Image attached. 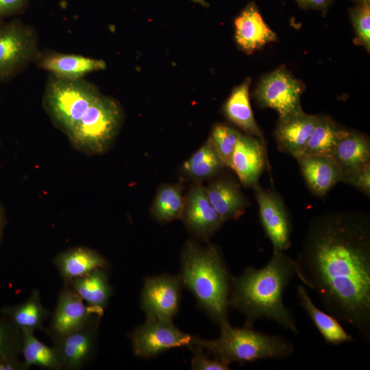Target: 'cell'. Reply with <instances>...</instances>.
Segmentation results:
<instances>
[{"label":"cell","instance_id":"obj_6","mask_svg":"<svg viewBox=\"0 0 370 370\" xmlns=\"http://www.w3.org/2000/svg\"><path fill=\"white\" fill-rule=\"evenodd\" d=\"M121 119L118 103L100 95L67 136L78 149L89 154L101 153L116 135Z\"/></svg>","mask_w":370,"mask_h":370},{"label":"cell","instance_id":"obj_36","mask_svg":"<svg viewBox=\"0 0 370 370\" xmlns=\"http://www.w3.org/2000/svg\"><path fill=\"white\" fill-rule=\"evenodd\" d=\"M27 5L28 0H0V22L23 12Z\"/></svg>","mask_w":370,"mask_h":370},{"label":"cell","instance_id":"obj_5","mask_svg":"<svg viewBox=\"0 0 370 370\" xmlns=\"http://www.w3.org/2000/svg\"><path fill=\"white\" fill-rule=\"evenodd\" d=\"M100 95L96 87L83 79L48 78L44 106L53 122L68 135Z\"/></svg>","mask_w":370,"mask_h":370},{"label":"cell","instance_id":"obj_37","mask_svg":"<svg viewBox=\"0 0 370 370\" xmlns=\"http://www.w3.org/2000/svg\"><path fill=\"white\" fill-rule=\"evenodd\" d=\"M299 6L304 9L323 10L327 8L332 0H295Z\"/></svg>","mask_w":370,"mask_h":370},{"label":"cell","instance_id":"obj_14","mask_svg":"<svg viewBox=\"0 0 370 370\" xmlns=\"http://www.w3.org/2000/svg\"><path fill=\"white\" fill-rule=\"evenodd\" d=\"M101 314L95 312L84 327L53 341V345L61 355L64 369H79L89 360L94 351Z\"/></svg>","mask_w":370,"mask_h":370},{"label":"cell","instance_id":"obj_32","mask_svg":"<svg viewBox=\"0 0 370 370\" xmlns=\"http://www.w3.org/2000/svg\"><path fill=\"white\" fill-rule=\"evenodd\" d=\"M241 133L223 124L215 125L209 138L225 166L230 167L232 157Z\"/></svg>","mask_w":370,"mask_h":370},{"label":"cell","instance_id":"obj_17","mask_svg":"<svg viewBox=\"0 0 370 370\" xmlns=\"http://www.w3.org/2000/svg\"><path fill=\"white\" fill-rule=\"evenodd\" d=\"M36 63L55 77L69 80L83 79L86 75L106 67L102 60L56 51L41 52Z\"/></svg>","mask_w":370,"mask_h":370},{"label":"cell","instance_id":"obj_40","mask_svg":"<svg viewBox=\"0 0 370 370\" xmlns=\"http://www.w3.org/2000/svg\"><path fill=\"white\" fill-rule=\"evenodd\" d=\"M362 1H365V2L369 3V0H362Z\"/></svg>","mask_w":370,"mask_h":370},{"label":"cell","instance_id":"obj_4","mask_svg":"<svg viewBox=\"0 0 370 370\" xmlns=\"http://www.w3.org/2000/svg\"><path fill=\"white\" fill-rule=\"evenodd\" d=\"M221 334L213 340L192 337L196 345L218 359L229 362H251L262 359H284L294 352L293 344L282 336L270 335L229 322L220 325Z\"/></svg>","mask_w":370,"mask_h":370},{"label":"cell","instance_id":"obj_30","mask_svg":"<svg viewBox=\"0 0 370 370\" xmlns=\"http://www.w3.org/2000/svg\"><path fill=\"white\" fill-rule=\"evenodd\" d=\"M185 206L182 188L180 184H167L158 190L151 212L161 222H170L182 217Z\"/></svg>","mask_w":370,"mask_h":370},{"label":"cell","instance_id":"obj_21","mask_svg":"<svg viewBox=\"0 0 370 370\" xmlns=\"http://www.w3.org/2000/svg\"><path fill=\"white\" fill-rule=\"evenodd\" d=\"M54 264L64 282L82 277L99 268H106L108 262L98 252L86 247H75L57 255Z\"/></svg>","mask_w":370,"mask_h":370},{"label":"cell","instance_id":"obj_29","mask_svg":"<svg viewBox=\"0 0 370 370\" xmlns=\"http://www.w3.org/2000/svg\"><path fill=\"white\" fill-rule=\"evenodd\" d=\"M345 130L340 129L330 118L319 116L301 155L331 156L338 140Z\"/></svg>","mask_w":370,"mask_h":370},{"label":"cell","instance_id":"obj_24","mask_svg":"<svg viewBox=\"0 0 370 370\" xmlns=\"http://www.w3.org/2000/svg\"><path fill=\"white\" fill-rule=\"evenodd\" d=\"M251 79H246L232 92L224 105L227 119L246 132L263 142V134L258 125L250 106L249 86Z\"/></svg>","mask_w":370,"mask_h":370},{"label":"cell","instance_id":"obj_23","mask_svg":"<svg viewBox=\"0 0 370 370\" xmlns=\"http://www.w3.org/2000/svg\"><path fill=\"white\" fill-rule=\"evenodd\" d=\"M297 297L301 306L327 343L338 345L354 341L352 336L345 330L336 318L330 314L325 313L315 306L303 285L297 286Z\"/></svg>","mask_w":370,"mask_h":370},{"label":"cell","instance_id":"obj_7","mask_svg":"<svg viewBox=\"0 0 370 370\" xmlns=\"http://www.w3.org/2000/svg\"><path fill=\"white\" fill-rule=\"evenodd\" d=\"M33 27L18 19L0 22V83L6 82L36 62L40 55Z\"/></svg>","mask_w":370,"mask_h":370},{"label":"cell","instance_id":"obj_18","mask_svg":"<svg viewBox=\"0 0 370 370\" xmlns=\"http://www.w3.org/2000/svg\"><path fill=\"white\" fill-rule=\"evenodd\" d=\"M234 26L236 42L247 53H252L277 39L254 3H249L236 18Z\"/></svg>","mask_w":370,"mask_h":370},{"label":"cell","instance_id":"obj_31","mask_svg":"<svg viewBox=\"0 0 370 370\" xmlns=\"http://www.w3.org/2000/svg\"><path fill=\"white\" fill-rule=\"evenodd\" d=\"M22 332L9 319L0 315V362L21 355Z\"/></svg>","mask_w":370,"mask_h":370},{"label":"cell","instance_id":"obj_2","mask_svg":"<svg viewBox=\"0 0 370 370\" xmlns=\"http://www.w3.org/2000/svg\"><path fill=\"white\" fill-rule=\"evenodd\" d=\"M295 275V260L282 251H273L263 267H247L238 277H232L230 308L245 314V326L252 328L256 320L267 319L284 330L298 334L292 312L282 299L285 288Z\"/></svg>","mask_w":370,"mask_h":370},{"label":"cell","instance_id":"obj_9","mask_svg":"<svg viewBox=\"0 0 370 370\" xmlns=\"http://www.w3.org/2000/svg\"><path fill=\"white\" fill-rule=\"evenodd\" d=\"M302 85L286 69L278 68L259 83L254 96L258 104L278 112L279 117L301 108Z\"/></svg>","mask_w":370,"mask_h":370},{"label":"cell","instance_id":"obj_34","mask_svg":"<svg viewBox=\"0 0 370 370\" xmlns=\"http://www.w3.org/2000/svg\"><path fill=\"white\" fill-rule=\"evenodd\" d=\"M193 352L191 369L195 370H227L230 363L215 357L210 358L200 347L190 343L188 346Z\"/></svg>","mask_w":370,"mask_h":370},{"label":"cell","instance_id":"obj_38","mask_svg":"<svg viewBox=\"0 0 370 370\" xmlns=\"http://www.w3.org/2000/svg\"><path fill=\"white\" fill-rule=\"evenodd\" d=\"M24 361L19 358L6 360L0 362V370H27Z\"/></svg>","mask_w":370,"mask_h":370},{"label":"cell","instance_id":"obj_41","mask_svg":"<svg viewBox=\"0 0 370 370\" xmlns=\"http://www.w3.org/2000/svg\"><path fill=\"white\" fill-rule=\"evenodd\" d=\"M357 1H362V0H357Z\"/></svg>","mask_w":370,"mask_h":370},{"label":"cell","instance_id":"obj_16","mask_svg":"<svg viewBox=\"0 0 370 370\" xmlns=\"http://www.w3.org/2000/svg\"><path fill=\"white\" fill-rule=\"evenodd\" d=\"M264 164L265 151L263 142L255 136L241 134L230 166L240 182L245 186L256 185Z\"/></svg>","mask_w":370,"mask_h":370},{"label":"cell","instance_id":"obj_15","mask_svg":"<svg viewBox=\"0 0 370 370\" xmlns=\"http://www.w3.org/2000/svg\"><path fill=\"white\" fill-rule=\"evenodd\" d=\"M318 118L301 108L280 117L274 133L279 149L295 158L301 155Z\"/></svg>","mask_w":370,"mask_h":370},{"label":"cell","instance_id":"obj_35","mask_svg":"<svg viewBox=\"0 0 370 370\" xmlns=\"http://www.w3.org/2000/svg\"><path fill=\"white\" fill-rule=\"evenodd\" d=\"M341 182L349 184L370 196V164L343 175Z\"/></svg>","mask_w":370,"mask_h":370},{"label":"cell","instance_id":"obj_20","mask_svg":"<svg viewBox=\"0 0 370 370\" xmlns=\"http://www.w3.org/2000/svg\"><path fill=\"white\" fill-rule=\"evenodd\" d=\"M331 157L343 175L370 164V142L367 136L345 130L338 140Z\"/></svg>","mask_w":370,"mask_h":370},{"label":"cell","instance_id":"obj_25","mask_svg":"<svg viewBox=\"0 0 370 370\" xmlns=\"http://www.w3.org/2000/svg\"><path fill=\"white\" fill-rule=\"evenodd\" d=\"M92 308L103 312L111 295L106 268L97 269L67 284Z\"/></svg>","mask_w":370,"mask_h":370},{"label":"cell","instance_id":"obj_3","mask_svg":"<svg viewBox=\"0 0 370 370\" xmlns=\"http://www.w3.org/2000/svg\"><path fill=\"white\" fill-rule=\"evenodd\" d=\"M179 278L214 322L219 326L228 322L232 277L217 247L187 242Z\"/></svg>","mask_w":370,"mask_h":370},{"label":"cell","instance_id":"obj_39","mask_svg":"<svg viewBox=\"0 0 370 370\" xmlns=\"http://www.w3.org/2000/svg\"><path fill=\"white\" fill-rule=\"evenodd\" d=\"M3 214H2V212H1V208H0V238H1V233H2V230H3Z\"/></svg>","mask_w":370,"mask_h":370},{"label":"cell","instance_id":"obj_26","mask_svg":"<svg viewBox=\"0 0 370 370\" xmlns=\"http://www.w3.org/2000/svg\"><path fill=\"white\" fill-rule=\"evenodd\" d=\"M1 313L21 330L46 331L44 323L50 312L43 306L40 293L34 290L23 302L3 307Z\"/></svg>","mask_w":370,"mask_h":370},{"label":"cell","instance_id":"obj_19","mask_svg":"<svg viewBox=\"0 0 370 370\" xmlns=\"http://www.w3.org/2000/svg\"><path fill=\"white\" fill-rule=\"evenodd\" d=\"M295 159L308 187L318 197L341 182L343 173L331 156L303 154Z\"/></svg>","mask_w":370,"mask_h":370},{"label":"cell","instance_id":"obj_27","mask_svg":"<svg viewBox=\"0 0 370 370\" xmlns=\"http://www.w3.org/2000/svg\"><path fill=\"white\" fill-rule=\"evenodd\" d=\"M21 355L29 369L32 366H38L51 370L64 369L63 361L58 349L49 347L34 336V331L21 330Z\"/></svg>","mask_w":370,"mask_h":370},{"label":"cell","instance_id":"obj_10","mask_svg":"<svg viewBox=\"0 0 370 370\" xmlns=\"http://www.w3.org/2000/svg\"><path fill=\"white\" fill-rule=\"evenodd\" d=\"M254 188L262 227L271 242L273 251H282L291 245V223L280 196L264 189L258 183Z\"/></svg>","mask_w":370,"mask_h":370},{"label":"cell","instance_id":"obj_11","mask_svg":"<svg viewBox=\"0 0 370 370\" xmlns=\"http://www.w3.org/2000/svg\"><path fill=\"white\" fill-rule=\"evenodd\" d=\"M179 277L167 275L147 278L141 294L140 306L147 319L172 320L180 302Z\"/></svg>","mask_w":370,"mask_h":370},{"label":"cell","instance_id":"obj_28","mask_svg":"<svg viewBox=\"0 0 370 370\" xmlns=\"http://www.w3.org/2000/svg\"><path fill=\"white\" fill-rule=\"evenodd\" d=\"M224 166L208 139L184 162L182 170L193 180H204L216 175Z\"/></svg>","mask_w":370,"mask_h":370},{"label":"cell","instance_id":"obj_22","mask_svg":"<svg viewBox=\"0 0 370 370\" xmlns=\"http://www.w3.org/2000/svg\"><path fill=\"white\" fill-rule=\"evenodd\" d=\"M205 191L223 221L236 219L245 213L247 201L233 180L227 178L216 180L205 187Z\"/></svg>","mask_w":370,"mask_h":370},{"label":"cell","instance_id":"obj_12","mask_svg":"<svg viewBox=\"0 0 370 370\" xmlns=\"http://www.w3.org/2000/svg\"><path fill=\"white\" fill-rule=\"evenodd\" d=\"M95 312H103L86 306L83 299L64 284L45 332L52 341L60 338L84 327Z\"/></svg>","mask_w":370,"mask_h":370},{"label":"cell","instance_id":"obj_1","mask_svg":"<svg viewBox=\"0 0 370 370\" xmlns=\"http://www.w3.org/2000/svg\"><path fill=\"white\" fill-rule=\"evenodd\" d=\"M295 261L296 275L328 313L369 342V215L334 212L314 218Z\"/></svg>","mask_w":370,"mask_h":370},{"label":"cell","instance_id":"obj_33","mask_svg":"<svg viewBox=\"0 0 370 370\" xmlns=\"http://www.w3.org/2000/svg\"><path fill=\"white\" fill-rule=\"evenodd\" d=\"M350 18L355 31L356 42L370 49V6L369 3L360 1L351 9Z\"/></svg>","mask_w":370,"mask_h":370},{"label":"cell","instance_id":"obj_8","mask_svg":"<svg viewBox=\"0 0 370 370\" xmlns=\"http://www.w3.org/2000/svg\"><path fill=\"white\" fill-rule=\"evenodd\" d=\"M192 337L178 329L172 320L158 319H147L130 335L134 353L141 358H151L171 348L188 346Z\"/></svg>","mask_w":370,"mask_h":370},{"label":"cell","instance_id":"obj_13","mask_svg":"<svg viewBox=\"0 0 370 370\" xmlns=\"http://www.w3.org/2000/svg\"><path fill=\"white\" fill-rule=\"evenodd\" d=\"M181 218L194 235L204 240L212 236L224 222L209 201L205 187L200 184L189 190Z\"/></svg>","mask_w":370,"mask_h":370}]
</instances>
